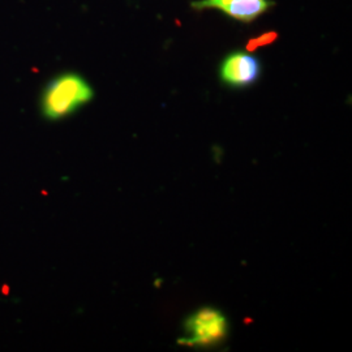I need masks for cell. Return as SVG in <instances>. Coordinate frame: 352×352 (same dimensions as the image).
<instances>
[{"label":"cell","mask_w":352,"mask_h":352,"mask_svg":"<svg viewBox=\"0 0 352 352\" xmlns=\"http://www.w3.org/2000/svg\"><path fill=\"white\" fill-rule=\"evenodd\" d=\"M93 98L88 82L75 74L59 76L52 80L42 96V113L50 120L63 119Z\"/></svg>","instance_id":"obj_1"},{"label":"cell","mask_w":352,"mask_h":352,"mask_svg":"<svg viewBox=\"0 0 352 352\" xmlns=\"http://www.w3.org/2000/svg\"><path fill=\"white\" fill-rule=\"evenodd\" d=\"M188 340H180L188 346L215 344L226 337L227 320L214 308H202L189 317L186 322Z\"/></svg>","instance_id":"obj_2"},{"label":"cell","mask_w":352,"mask_h":352,"mask_svg":"<svg viewBox=\"0 0 352 352\" xmlns=\"http://www.w3.org/2000/svg\"><path fill=\"white\" fill-rule=\"evenodd\" d=\"M272 6L267 0H201L193 3L196 10L217 8L239 21H252Z\"/></svg>","instance_id":"obj_3"},{"label":"cell","mask_w":352,"mask_h":352,"mask_svg":"<svg viewBox=\"0 0 352 352\" xmlns=\"http://www.w3.org/2000/svg\"><path fill=\"white\" fill-rule=\"evenodd\" d=\"M223 81L234 87H245L260 75V64L256 58L244 52H236L227 58L222 65Z\"/></svg>","instance_id":"obj_4"},{"label":"cell","mask_w":352,"mask_h":352,"mask_svg":"<svg viewBox=\"0 0 352 352\" xmlns=\"http://www.w3.org/2000/svg\"><path fill=\"white\" fill-rule=\"evenodd\" d=\"M277 33L269 32V33H266V34L261 36V37L250 41L247 49H248V51H254L257 47H260V46H265V45H269V43H272V42H274V41L277 39Z\"/></svg>","instance_id":"obj_5"}]
</instances>
